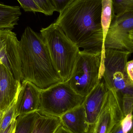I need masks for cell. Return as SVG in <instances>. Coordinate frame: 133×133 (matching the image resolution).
<instances>
[{"instance_id":"cell-3","label":"cell","mask_w":133,"mask_h":133,"mask_svg":"<svg viewBox=\"0 0 133 133\" xmlns=\"http://www.w3.org/2000/svg\"><path fill=\"white\" fill-rule=\"evenodd\" d=\"M132 53L127 51L105 48L103 79L107 88L115 90L125 116L133 113V82L127 70Z\"/></svg>"},{"instance_id":"cell-23","label":"cell","mask_w":133,"mask_h":133,"mask_svg":"<svg viewBox=\"0 0 133 133\" xmlns=\"http://www.w3.org/2000/svg\"><path fill=\"white\" fill-rule=\"evenodd\" d=\"M74 0H51L55 11L62 12Z\"/></svg>"},{"instance_id":"cell-21","label":"cell","mask_w":133,"mask_h":133,"mask_svg":"<svg viewBox=\"0 0 133 133\" xmlns=\"http://www.w3.org/2000/svg\"><path fill=\"white\" fill-rule=\"evenodd\" d=\"M42 13L47 16H51L55 11L51 0H33Z\"/></svg>"},{"instance_id":"cell-10","label":"cell","mask_w":133,"mask_h":133,"mask_svg":"<svg viewBox=\"0 0 133 133\" xmlns=\"http://www.w3.org/2000/svg\"><path fill=\"white\" fill-rule=\"evenodd\" d=\"M41 89L29 81H23L16 98V109L19 115L39 111Z\"/></svg>"},{"instance_id":"cell-17","label":"cell","mask_w":133,"mask_h":133,"mask_svg":"<svg viewBox=\"0 0 133 133\" xmlns=\"http://www.w3.org/2000/svg\"><path fill=\"white\" fill-rule=\"evenodd\" d=\"M115 15L112 0H102L101 24L104 37V46L105 39Z\"/></svg>"},{"instance_id":"cell-18","label":"cell","mask_w":133,"mask_h":133,"mask_svg":"<svg viewBox=\"0 0 133 133\" xmlns=\"http://www.w3.org/2000/svg\"><path fill=\"white\" fill-rule=\"evenodd\" d=\"M16 100L8 108L0 111V133L4 132L12 120L18 116L16 109Z\"/></svg>"},{"instance_id":"cell-20","label":"cell","mask_w":133,"mask_h":133,"mask_svg":"<svg viewBox=\"0 0 133 133\" xmlns=\"http://www.w3.org/2000/svg\"><path fill=\"white\" fill-rule=\"evenodd\" d=\"M112 2L116 15L133 11V0H112Z\"/></svg>"},{"instance_id":"cell-4","label":"cell","mask_w":133,"mask_h":133,"mask_svg":"<svg viewBox=\"0 0 133 133\" xmlns=\"http://www.w3.org/2000/svg\"><path fill=\"white\" fill-rule=\"evenodd\" d=\"M40 34L63 82H66L73 72L79 54V49L55 22L42 28Z\"/></svg>"},{"instance_id":"cell-27","label":"cell","mask_w":133,"mask_h":133,"mask_svg":"<svg viewBox=\"0 0 133 133\" xmlns=\"http://www.w3.org/2000/svg\"><path fill=\"white\" fill-rule=\"evenodd\" d=\"M129 36L130 39L133 41V29L130 33Z\"/></svg>"},{"instance_id":"cell-11","label":"cell","mask_w":133,"mask_h":133,"mask_svg":"<svg viewBox=\"0 0 133 133\" xmlns=\"http://www.w3.org/2000/svg\"><path fill=\"white\" fill-rule=\"evenodd\" d=\"M21 83L0 62V111L8 108L17 98Z\"/></svg>"},{"instance_id":"cell-1","label":"cell","mask_w":133,"mask_h":133,"mask_svg":"<svg viewBox=\"0 0 133 133\" xmlns=\"http://www.w3.org/2000/svg\"><path fill=\"white\" fill-rule=\"evenodd\" d=\"M101 13L102 0H74L55 23L79 49L90 54L101 53L103 69L105 49Z\"/></svg>"},{"instance_id":"cell-28","label":"cell","mask_w":133,"mask_h":133,"mask_svg":"<svg viewBox=\"0 0 133 133\" xmlns=\"http://www.w3.org/2000/svg\"><path fill=\"white\" fill-rule=\"evenodd\" d=\"M57 133H58L57 132Z\"/></svg>"},{"instance_id":"cell-9","label":"cell","mask_w":133,"mask_h":133,"mask_svg":"<svg viewBox=\"0 0 133 133\" xmlns=\"http://www.w3.org/2000/svg\"><path fill=\"white\" fill-rule=\"evenodd\" d=\"M18 43L16 34L11 29H0V62L21 83L23 80L19 56Z\"/></svg>"},{"instance_id":"cell-6","label":"cell","mask_w":133,"mask_h":133,"mask_svg":"<svg viewBox=\"0 0 133 133\" xmlns=\"http://www.w3.org/2000/svg\"><path fill=\"white\" fill-rule=\"evenodd\" d=\"M101 53L80 51L73 72L66 81L78 94L86 97L97 85L101 63Z\"/></svg>"},{"instance_id":"cell-14","label":"cell","mask_w":133,"mask_h":133,"mask_svg":"<svg viewBox=\"0 0 133 133\" xmlns=\"http://www.w3.org/2000/svg\"><path fill=\"white\" fill-rule=\"evenodd\" d=\"M22 12L18 6H11L0 3V29H12L18 24Z\"/></svg>"},{"instance_id":"cell-26","label":"cell","mask_w":133,"mask_h":133,"mask_svg":"<svg viewBox=\"0 0 133 133\" xmlns=\"http://www.w3.org/2000/svg\"><path fill=\"white\" fill-rule=\"evenodd\" d=\"M58 133H71L68 131L66 129L63 127L62 125L61 126V127L59 128L58 129V131L57 132Z\"/></svg>"},{"instance_id":"cell-16","label":"cell","mask_w":133,"mask_h":133,"mask_svg":"<svg viewBox=\"0 0 133 133\" xmlns=\"http://www.w3.org/2000/svg\"><path fill=\"white\" fill-rule=\"evenodd\" d=\"M40 115L39 111L19 115L16 118L15 133H31L35 123Z\"/></svg>"},{"instance_id":"cell-24","label":"cell","mask_w":133,"mask_h":133,"mask_svg":"<svg viewBox=\"0 0 133 133\" xmlns=\"http://www.w3.org/2000/svg\"><path fill=\"white\" fill-rule=\"evenodd\" d=\"M126 68L128 75L133 82V60L127 62Z\"/></svg>"},{"instance_id":"cell-13","label":"cell","mask_w":133,"mask_h":133,"mask_svg":"<svg viewBox=\"0 0 133 133\" xmlns=\"http://www.w3.org/2000/svg\"><path fill=\"white\" fill-rule=\"evenodd\" d=\"M60 118L62 125L71 133H91L83 104L67 112Z\"/></svg>"},{"instance_id":"cell-25","label":"cell","mask_w":133,"mask_h":133,"mask_svg":"<svg viewBox=\"0 0 133 133\" xmlns=\"http://www.w3.org/2000/svg\"><path fill=\"white\" fill-rule=\"evenodd\" d=\"M16 125V119H14L6 129V130L3 133H15Z\"/></svg>"},{"instance_id":"cell-7","label":"cell","mask_w":133,"mask_h":133,"mask_svg":"<svg viewBox=\"0 0 133 133\" xmlns=\"http://www.w3.org/2000/svg\"><path fill=\"white\" fill-rule=\"evenodd\" d=\"M133 29V11L115 15L105 39V49L127 51L133 54V41L129 36Z\"/></svg>"},{"instance_id":"cell-5","label":"cell","mask_w":133,"mask_h":133,"mask_svg":"<svg viewBox=\"0 0 133 133\" xmlns=\"http://www.w3.org/2000/svg\"><path fill=\"white\" fill-rule=\"evenodd\" d=\"M85 97L76 93L67 82L41 89L39 112L41 115L60 117L83 104Z\"/></svg>"},{"instance_id":"cell-2","label":"cell","mask_w":133,"mask_h":133,"mask_svg":"<svg viewBox=\"0 0 133 133\" xmlns=\"http://www.w3.org/2000/svg\"><path fill=\"white\" fill-rule=\"evenodd\" d=\"M18 53L23 80L41 89L63 82L40 34L27 26L19 41Z\"/></svg>"},{"instance_id":"cell-22","label":"cell","mask_w":133,"mask_h":133,"mask_svg":"<svg viewBox=\"0 0 133 133\" xmlns=\"http://www.w3.org/2000/svg\"><path fill=\"white\" fill-rule=\"evenodd\" d=\"M21 7L25 11H31L34 12H39L42 11L39 8L33 0H17Z\"/></svg>"},{"instance_id":"cell-8","label":"cell","mask_w":133,"mask_h":133,"mask_svg":"<svg viewBox=\"0 0 133 133\" xmlns=\"http://www.w3.org/2000/svg\"><path fill=\"white\" fill-rule=\"evenodd\" d=\"M108 89L101 111L91 133H109L114 126L125 117L116 91L112 88Z\"/></svg>"},{"instance_id":"cell-15","label":"cell","mask_w":133,"mask_h":133,"mask_svg":"<svg viewBox=\"0 0 133 133\" xmlns=\"http://www.w3.org/2000/svg\"><path fill=\"white\" fill-rule=\"evenodd\" d=\"M61 126L59 117L40 114L31 133H57Z\"/></svg>"},{"instance_id":"cell-19","label":"cell","mask_w":133,"mask_h":133,"mask_svg":"<svg viewBox=\"0 0 133 133\" xmlns=\"http://www.w3.org/2000/svg\"><path fill=\"white\" fill-rule=\"evenodd\" d=\"M109 133H133V114L125 116L114 126Z\"/></svg>"},{"instance_id":"cell-12","label":"cell","mask_w":133,"mask_h":133,"mask_svg":"<svg viewBox=\"0 0 133 133\" xmlns=\"http://www.w3.org/2000/svg\"><path fill=\"white\" fill-rule=\"evenodd\" d=\"M108 91L104 80L102 79L84 99L83 104L87 122L90 127L91 132L101 111Z\"/></svg>"}]
</instances>
